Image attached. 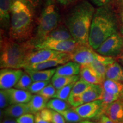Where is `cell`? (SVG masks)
<instances>
[{"mask_svg":"<svg viewBox=\"0 0 123 123\" xmlns=\"http://www.w3.org/2000/svg\"><path fill=\"white\" fill-rule=\"evenodd\" d=\"M50 81H34L32 83L27 91L32 94H38L42 89L50 83Z\"/></svg>","mask_w":123,"mask_h":123,"instance_id":"obj_34","label":"cell"},{"mask_svg":"<svg viewBox=\"0 0 123 123\" xmlns=\"http://www.w3.org/2000/svg\"><path fill=\"white\" fill-rule=\"evenodd\" d=\"M34 18L30 4L17 1L12 6L9 37L17 42L30 41L33 34Z\"/></svg>","mask_w":123,"mask_h":123,"instance_id":"obj_3","label":"cell"},{"mask_svg":"<svg viewBox=\"0 0 123 123\" xmlns=\"http://www.w3.org/2000/svg\"><path fill=\"white\" fill-rule=\"evenodd\" d=\"M119 99H120L121 101H123V87L122 91H121V93H120V95Z\"/></svg>","mask_w":123,"mask_h":123,"instance_id":"obj_49","label":"cell"},{"mask_svg":"<svg viewBox=\"0 0 123 123\" xmlns=\"http://www.w3.org/2000/svg\"><path fill=\"white\" fill-rule=\"evenodd\" d=\"M1 123H18V122L17 120L14 119V118L5 117V118L2 120Z\"/></svg>","mask_w":123,"mask_h":123,"instance_id":"obj_44","label":"cell"},{"mask_svg":"<svg viewBox=\"0 0 123 123\" xmlns=\"http://www.w3.org/2000/svg\"><path fill=\"white\" fill-rule=\"evenodd\" d=\"M59 19V12L55 5L52 3L46 5L39 17L35 37L30 40L34 46L45 39L46 36L58 26Z\"/></svg>","mask_w":123,"mask_h":123,"instance_id":"obj_5","label":"cell"},{"mask_svg":"<svg viewBox=\"0 0 123 123\" xmlns=\"http://www.w3.org/2000/svg\"><path fill=\"white\" fill-rule=\"evenodd\" d=\"M22 1V2H24L28 3V4H31V2L30 0H12V1H13V2H15V1Z\"/></svg>","mask_w":123,"mask_h":123,"instance_id":"obj_47","label":"cell"},{"mask_svg":"<svg viewBox=\"0 0 123 123\" xmlns=\"http://www.w3.org/2000/svg\"><path fill=\"white\" fill-rule=\"evenodd\" d=\"M91 85V84L80 78L75 83L69 97L79 96L82 94Z\"/></svg>","mask_w":123,"mask_h":123,"instance_id":"obj_29","label":"cell"},{"mask_svg":"<svg viewBox=\"0 0 123 123\" xmlns=\"http://www.w3.org/2000/svg\"><path fill=\"white\" fill-rule=\"evenodd\" d=\"M79 75H75L71 76H55L52 78L51 80V83L54 86L56 90H59L62 87L66 86L68 84L76 82L79 79Z\"/></svg>","mask_w":123,"mask_h":123,"instance_id":"obj_25","label":"cell"},{"mask_svg":"<svg viewBox=\"0 0 123 123\" xmlns=\"http://www.w3.org/2000/svg\"><path fill=\"white\" fill-rule=\"evenodd\" d=\"M12 5V0H0V22L3 31L10 28Z\"/></svg>","mask_w":123,"mask_h":123,"instance_id":"obj_15","label":"cell"},{"mask_svg":"<svg viewBox=\"0 0 123 123\" xmlns=\"http://www.w3.org/2000/svg\"><path fill=\"white\" fill-rule=\"evenodd\" d=\"M119 96L108 93V92L105 91L103 90V94L100 100L102 101V104H101V112H102V114L104 115V111L108 105L113 103L114 101H116L117 100L119 99Z\"/></svg>","mask_w":123,"mask_h":123,"instance_id":"obj_31","label":"cell"},{"mask_svg":"<svg viewBox=\"0 0 123 123\" xmlns=\"http://www.w3.org/2000/svg\"><path fill=\"white\" fill-rule=\"evenodd\" d=\"M103 92L102 85L91 84L81 95L78 96L69 97L68 101L72 107L75 108L87 103L100 100Z\"/></svg>","mask_w":123,"mask_h":123,"instance_id":"obj_7","label":"cell"},{"mask_svg":"<svg viewBox=\"0 0 123 123\" xmlns=\"http://www.w3.org/2000/svg\"><path fill=\"white\" fill-rule=\"evenodd\" d=\"M117 59L119 62L120 63H121L123 65V51L121 52V53L119 55L117 56Z\"/></svg>","mask_w":123,"mask_h":123,"instance_id":"obj_46","label":"cell"},{"mask_svg":"<svg viewBox=\"0 0 123 123\" xmlns=\"http://www.w3.org/2000/svg\"><path fill=\"white\" fill-rule=\"evenodd\" d=\"M98 120H99V123H115L105 115H101Z\"/></svg>","mask_w":123,"mask_h":123,"instance_id":"obj_41","label":"cell"},{"mask_svg":"<svg viewBox=\"0 0 123 123\" xmlns=\"http://www.w3.org/2000/svg\"><path fill=\"white\" fill-rule=\"evenodd\" d=\"M53 119L52 123H66V120L64 117L59 112L52 110Z\"/></svg>","mask_w":123,"mask_h":123,"instance_id":"obj_38","label":"cell"},{"mask_svg":"<svg viewBox=\"0 0 123 123\" xmlns=\"http://www.w3.org/2000/svg\"><path fill=\"white\" fill-rule=\"evenodd\" d=\"M56 91H57V90L54 87L53 84L51 83H49L43 89H42L38 94L41 95V96L46 98V99L50 100L51 98H54Z\"/></svg>","mask_w":123,"mask_h":123,"instance_id":"obj_33","label":"cell"},{"mask_svg":"<svg viewBox=\"0 0 123 123\" xmlns=\"http://www.w3.org/2000/svg\"><path fill=\"white\" fill-rule=\"evenodd\" d=\"M29 74L33 82L34 81H50V79L55 75L56 68H51L44 70H25Z\"/></svg>","mask_w":123,"mask_h":123,"instance_id":"obj_22","label":"cell"},{"mask_svg":"<svg viewBox=\"0 0 123 123\" xmlns=\"http://www.w3.org/2000/svg\"><path fill=\"white\" fill-rule=\"evenodd\" d=\"M117 12L112 4L98 7L95 10L89 35V45L96 50L108 38L118 32Z\"/></svg>","mask_w":123,"mask_h":123,"instance_id":"obj_1","label":"cell"},{"mask_svg":"<svg viewBox=\"0 0 123 123\" xmlns=\"http://www.w3.org/2000/svg\"><path fill=\"white\" fill-rule=\"evenodd\" d=\"M91 1L96 5L101 7L111 4L113 0H91Z\"/></svg>","mask_w":123,"mask_h":123,"instance_id":"obj_40","label":"cell"},{"mask_svg":"<svg viewBox=\"0 0 123 123\" xmlns=\"http://www.w3.org/2000/svg\"><path fill=\"white\" fill-rule=\"evenodd\" d=\"M70 53H69L64 56L54 58V59L49 60V61L41 63L27 66V67L24 68V69L25 70L34 71L47 70V69L53 68V67H58V66L65 64L70 61Z\"/></svg>","mask_w":123,"mask_h":123,"instance_id":"obj_16","label":"cell"},{"mask_svg":"<svg viewBox=\"0 0 123 123\" xmlns=\"http://www.w3.org/2000/svg\"><path fill=\"white\" fill-rule=\"evenodd\" d=\"M81 65L74 61L68 62L56 68L55 76H71L78 75L80 73Z\"/></svg>","mask_w":123,"mask_h":123,"instance_id":"obj_20","label":"cell"},{"mask_svg":"<svg viewBox=\"0 0 123 123\" xmlns=\"http://www.w3.org/2000/svg\"></svg>","mask_w":123,"mask_h":123,"instance_id":"obj_51","label":"cell"},{"mask_svg":"<svg viewBox=\"0 0 123 123\" xmlns=\"http://www.w3.org/2000/svg\"><path fill=\"white\" fill-rule=\"evenodd\" d=\"M80 44L75 40L69 41H53L44 40L35 44V49H49L62 53H71Z\"/></svg>","mask_w":123,"mask_h":123,"instance_id":"obj_9","label":"cell"},{"mask_svg":"<svg viewBox=\"0 0 123 123\" xmlns=\"http://www.w3.org/2000/svg\"><path fill=\"white\" fill-rule=\"evenodd\" d=\"M27 113H30L27 103L12 104L5 110H3L2 112V114L5 117H8L14 119H17L22 115Z\"/></svg>","mask_w":123,"mask_h":123,"instance_id":"obj_19","label":"cell"},{"mask_svg":"<svg viewBox=\"0 0 123 123\" xmlns=\"http://www.w3.org/2000/svg\"><path fill=\"white\" fill-rule=\"evenodd\" d=\"M38 114L39 115L40 117L42 119L44 120L49 121L51 123H52V119H53V115H52V110L50 109L46 108L38 112Z\"/></svg>","mask_w":123,"mask_h":123,"instance_id":"obj_37","label":"cell"},{"mask_svg":"<svg viewBox=\"0 0 123 123\" xmlns=\"http://www.w3.org/2000/svg\"><path fill=\"white\" fill-rule=\"evenodd\" d=\"M16 120L18 123H35V115L31 113H27Z\"/></svg>","mask_w":123,"mask_h":123,"instance_id":"obj_36","label":"cell"},{"mask_svg":"<svg viewBox=\"0 0 123 123\" xmlns=\"http://www.w3.org/2000/svg\"><path fill=\"white\" fill-rule=\"evenodd\" d=\"M44 40H53V41H69L74 40L71 34L67 27L61 25L58 26L55 29L50 32L46 36ZM43 40V41H44Z\"/></svg>","mask_w":123,"mask_h":123,"instance_id":"obj_21","label":"cell"},{"mask_svg":"<svg viewBox=\"0 0 123 123\" xmlns=\"http://www.w3.org/2000/svg\"><path fill=\"white\" fill-rule=\"evenodd\" d=\"M59 113L64 117V119L68 123H78L83 121L80 115L75 110L74 108H70L63 111L59 112Z\"/></svg>","mask_w":123,"mask_h":123,"instance_id":"obj_28","label":"cell"},{"mask_svg":"<svg viewBox=\"0 0 123 123\" xmlns=\"http://www.w3.org/2000/svg\"><path fill=\"white\" fill-rule=\"evenodd\" d=\"M80 123H98L93 122V121H89V120H83L81 121V122H80Z\"/></svg>","mask_w":123,"mask_h":123,"instance_id":"obj_48","label":"cell"},{"mask_svg":"<svg viewBox=\"0 0 123 123\" xmlns=\"http://www.w3.org/2000/svg\"><path fill=\"white\" fill-rule=\"evenodd\" d=\"M103 90L108 93L120 97L123 84L119 81L105 79L102 84Z\"/></svg>","mask_w":123,"mask_h":123,"instance_id":"obj_26","label":"cell"},{"mask_svg":"<svg viewBox=\"0 0 123 123\" xmlns=\"http://www.w3.org/2000/svg\"><path fill=\"white\" fill-rule=\"evenodd\" d=\"M104 115L115 123H123V101L119 99L105 108Z\"/></svg>","mask_w":123,"mask_h":123,"instance_id":"obj_13","label":"cell"},{"mask_svg":"<svg viewBox=\"0 0 123 123\" xmlns=\"http://www.w3.org/2000/svg\"><path fill=\"white\" fill-rule=\"evenodd\" d=\"M24 73L21 69H1L0 71L1 90H9L14 87Z\"/></svg>","mask_w":123,"mask_h":123,"instance_id":"obj_11","label":"cell"},{"mask_svg":"<svg viewBox=\"0 0 123 123\" xmlns=\"http://www.w3.org/2000/svg\"><path fill=\"white\" fill-rule=\"evenodd\" d=\"M101 100H96L83 104L74 108V109L84 120L94 119L98 120L103 115L101 112Z\"/></svg>","mask_w":123,"mask_h":123,"instance_id":"obj_12","label":"cell"},{"mask_svg":"<svg viewBox=\"0 0 123 123\" xmlns=\"http://www.w3.org/2000/svg\"><path fill=\"white\" fill-rule=\"evenodd\" d=\"M79 74L81 79L89 83L102 85L104 81L90 65H81Z\"/></svg>","mask_w":123,"mask_h":123,"instance_id":"obj_17","label":"cell"},{"mask_svg":"<svg viewBox=\"0 0 123 123\" xmlns=\"http://www.w3.org/2000/svg\"><path fill=\"white\" fill-rule=\"evenodd\" d=\"M35 115V123H51L49 121H47L44 120L42 119L39 116V115L38 114V113Z\"/></svg>","mask_w":123,"mask_h":123,"instance_id":"obj_43","label":"cell"},{"mask_svg":"<svg viewBox=\"0 0 123 123\" xmlns=\"http://www.w3.org/2000/svg\"><path fill=\"white\" fill-rule=\"evenodd\" d=\"M111 4L117 11L123 6V0H113Z\"/></svg>","mask_w":123,"mask_h":123,"instance_id":"obj_42","label":"cell"},{"mask_svg":"<svg viewBox=\"0 0 123 123\" xmlns=\"http://www.w3.org/2000/svg\"><path fill=\"white\" fill-rule=\"evenodd\" d=\"M70 55L71 61L80 65H89L96 59L98 53L95 52L90 46L80 44Z\"/></svg>","mask_w":123,"mask_h":123,"instance_id":"obj_10","label":"cell"},{"mask_svg":"<svg viewBox=\"0 0 123 123\" xmlns=\"http://www.w3.org/2000/svg\"><path fill=\"white\" fill-rule=\"evenodd\" d=\"M99 54L105 56L117 57L123 51V35L117 32L108 38L96 50Z\"/></svg>","mask_w":123,"mask_h":123,"instance_id":"obj_6","label":"cell"},{"mask_svg":"<svg viewBox=\"0 0 123 123\" xmlns=\"http://www.w3.org/2000/svg\"><path fill=\"white\" fill-rule=\"evenodd\" d=\"M115 61V58L111 56H105L98 53L96 59L89 64L98 74L105 80V73L108 66Z\"/></svg>","mask_w":123,"mask_h":123,"instance_id":"obj_14","label":"cell"},{"mask_svg":"<svg viewBox=\"0 0 123 123\" xmlns=\"http://www.w3.org/2000/svg\"><path fill=\"white\" fill-rule=\"evenodd\" d=\"M33 82V81L29 74L25 71L14 87L17 89L27 91Z\"/></svg>","mask_w":123,"mask_h":123,"instance_id":"obj_30","label":"cell"},{"mask_svg":"<svg viewBox=\"0 0 123 123\" xmlns=\"http://www.w3.org/2000/svg\"><path fill=\"white\" fill-rule=\"evenodd\" d=\"M119 17V29L120 31V33L123 35V6L117 10Z\"/></svg>","mask_w":123,"mask_h":123,"instance_id":"obj_39","label":"cell"},{"mask_svg":"<svg viewBox=\"0 0 123 123\" xmlns=\"http://www.w3.org/2000/svg\"><path fill=\"white\" fill-rule=\"evenodd\" d=\"M95 10L87 1H82L74 6L66 20V26L74 39L81 45H89V35Z\"/></svg>","mask_w":123,"mask_h":123,"instance_id":"obj_2","label":"cell"},{"mask_svg":"<svg viewBox=\"0 0 123 123\" xmlns=\"http://www.w3.org/2000/svg\"><path fill=\"white\" fill-rule=\"evenodd\" d=\"M75 83L76 82L64 86L62 88L59 89V90H57L56 94L54 96V98H58V99L68 101L72 89H73Z\"/></svg>","mask_w":123,"mask_h":123,"instance_id":"obj_32","label":"cell"},{"mask_svg":"<svg viewBox=\"0 0 123 123\" xmlns=\"http://www.w3.org/2000/svg\"><path fill=\"white\" fill-rule=\"evenodd\" d=\"M49 100L38 94L33 95L31 99L27 103L30 113L35 115L47 108V104Z\"/></svg>","mask_w":123,"mask_h":123,"instance_id":"obj_23","label":"cell"},{"mask_svg":"<svg viewBox=\"0 0 123 123\" xmlns=\"http://www.w3.org/2000/svg\"><path fill=\"white\" fill-rule=\"evenodd\" d=\"M105 79L123 83V68L116 61L108 67L105 73Z\"/></svg>","mask_w":123,"mask_h":123,"instance_id":"obj_24","label":"cell"},{"mask_svg":"<svg viewBox=\"0 0 123 123\" xmlns=\"http://www.w3.org/2000/svg\"><path fill=\"white\" fill-rule=\"evenodd\" d=\"M30 1H31V4H33V2H32V0H30Z\"/></svg>","mask_w":123,"mask_h":123,"instance_id":"obj_50","label":"cell"},{"mask_svg":"<svg viewBox=\"0 0 123 123\" xmlns=\"http://www.w3.org/2000/svg\"><path fill=\"white\" fill-rule=\"evenodd\" d=\"M68 54L69 53H62L49 49H35L27 55L24 62L23 68L54 58L64 56Z\"/></svg>","mask_w":123,"mask_h":123,"instance_id":"obj_8","label":"cell"},{"mask_svg":"<svg viewBox=\"0 0 123 123\" xmlns=\"http://www.w3.org/2000/svg\"><path fill=\"white\" fill-rule=\"evenodd\" d=\"M10 98V104L28 103L31 99L33 95L26 90L11 88L7 90Z\"/></svg>","mask_w":123,"mask_h":123,"instance_id":"obj_18","label":"cell"},{"mask_svg":"<svg viewBox=\"0 0 123 123\" xmlns=\"http://www.w3.org/2000/svg\"><path fill=\"white\" fill-rule=\"evenodd\" d=\"M10 101L7 90H1L0 91V107L3 110L10 105Z\"/></svg>","mask_w":123,"mask_h":123,"instance_id":"obj_35","label":"cell"},{"mask_svg":"<svg viewBox=\"0 0 123 123\" xmlns=\"http://www.w3.org/2000/svg\"><path fill=\"white\" fill-rule=\"evenodd\" d=\"M75 0H58V2H59V4L64 6L68 5L70 4V3L74 2Z\"/></svg>","mask_w":123,"mask_h":123,"instance_id":"obj_45","label":"cell"},{"mask_svg":"<svg viewBox=\"0 0 123 123\" xmlns=\"http://www.w3.org/2000/svg\"><path fill=\"white\" fill-rule=\"evenodd\" d=\"M30 41L19 43L4 35L1 31L0 41V67L2 68H23L25 59L35 50Z\"/></svg>","mask_w":123,"mask_h":123,"instance_id":"obj_4","label":"cell"},{"mask_svg":"<svg viewBox=\"0 0 123 123\" xmlns=\"http://www.w3.org/2000/svg\"><path fill=\"white\" fill-rule=\"evenodd\" d=\"M71 107L72 106L68 101L63 100L58 98L50 99L47 104V108L58 112L67 110L71 108Z\"/></svg>","mask_w":123,"mask_h":123,"instance_id":"obj_27","label":"cell"},{"mask_svg":"<svg viewBox=\"0 0 123 123\" xmlns=\"http://www.w3.org/2000/svg\"></svg>","mask_w":123,"mask_h":123,"instance_id":"obj_52","label":"cell"}]
</instances>
